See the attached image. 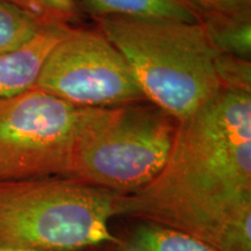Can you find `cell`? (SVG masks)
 Returning <instances> with one entry per match:
<instances>
[{"label": "cell", "instance_id": "cell-1", "mask_svg": "<svg viewBox=\"0 0 251 251\" xmlns=\"http://www.w3.org/2000/svg\"><path fill=\"white\" fill-rule=\"evenodd\" d=\"M251 207V94L221 90L178 122L164 166L119 216L174 228L216 247L229 222Z\"/></svg>", "mask_w": 251, "mask_h": 251}, {"label": "cell", "instance_id": "cell-2", "mask_svg": "<svg viewBox=\"0 0 251 251\" xmlns=\"http://www.w3.org/2000/svg\"><path fill=\"white\" fill-rule=\"evenodd\" d=\"M100 30L124 56L142 92L177 122L221 92L216 50L200 21L106 17Z\"/></svg>", "mask_w": 251, "mask_h": 251}, {"label": "cell", "instance_id": "cell-3", "mask_svg": "<svg viewBox=\"0 0 251 251\" xmlns=\"http://www.w3.org/2000/svg\"><path fill=\"white\" fill-rule=\"evenodd\" d=\"M121 196L59 176L0 180V246L83 251L121 244L109 226Z\"/></svg>", "mask_w": 251, "mask_h": 251}, {"label": "cell", "instance_id": "cell-4", "mask_svg": "<svg viewBox=\"0 0 251 251\" xmlns=\"http://www.w3.org/2000/svg\"><path fill=\"white\" fill-rule=\"evenodd\" d=\"M178 122L157 106L84 107L68 178L131 194L164 166Z\"/></svg>", "mask_w": 251, "mask_h": 251}, {"label": "cell", "instance_id": "cell-5", "mask_svg": "<svg viewBox=\"0 0 251 251\" xmlns=\"http://www.w3.org/2000/svg\"><path fill=\"white\" fill-rule=\"evenodd\" d=\"M83 108L37 87L0 99V180L68 177Z\"/></svg>", "mask_w": 251, "mask_h": 251}, {"label": "cell", "instance_id": "cell-6", "mask_svg": "<svg viewBox=\"0 0 251 251\" xmlns=\"http://www.w3.org/2000/svg\"><path fill=\"white\" fill-rule=\"evenodd\" d=\"M34 87L78 107L146 99L127 61L102 34L72 28L50 51Z\"/></svg>", "mask_w": 251, "mask_h": 251}, {"label": "cell", "instance_id": "cell-7", "mask_svg": "<svg viewBox=\"0 0 251 251\" xmlns=\"http://www.w3.org/2000/svg\"><path fill=\"white\" fill-rule=\"evenodd\" d=\"M69 29L68 25L49 26L24 46L0 54V99L35 86L50 51Z\"/></svg>", "mask_w": 251, "mask_h": 251}, {"label": "cell", "instance_id": "cell-8", "mask_svg": "<svg viewBox=\"0 0 251 251\" xmlns=\"http://www.w3.org/2000/svg\"><path fill=\"white\" fill-rule=\"evenodd\" d=\"M101 18H127L139 20L200 21L185 0H81Z\"/></svg>", "mask_w": 251, "mask_h": 251}, {"label": "cell", "instance_id": "cell-9", "mask_svg": "<svg viewBox=\"0 0 251 251\" xmlns=\"http://www.w3.org/2000/svg\"><path fill=\"white\" fill-rule=\"evenodd\" d=\"M202 26L220 54L250 59L251 23L249 8L230 13L206 14Z\"/></svg>", "mask_w": 251, "mask_h": 251}, {"label": "cell", "instance_id": "cell-10", "mask_svg": "<svg viewBox=\"0 0 251 251\" xmlns=\"http://www.w3.org/2000/svg\"><path fill=\"white\" fill-rule=\"evenodd\" d=\"M121 251H218L196 236L165 226L143 222L122 238Z\"/></svg>", "mask_w": 251, "mask_h": 251}, {"label": "cell", "instance_id": "cell-11", "mask_svg": "<svg viewBox=\"0 0 251 251\" xmlns=\"http://www.w3.org/2000/svg\"><path fill=\"white\" fill-rule=\"evenodd\" d=\"M47 27L23 8L0 0V54L24 46Z\"/></svg>", "mask_w": 251, "mask_h": 251}, {"label": "cell", "instance_id": "cell-12", "mask_svg": "<svg viewBox=\"0 0 251 251\" xmlns=\"http://www.w3.org/2000/svg\"><path fill=\"white\" fill-rule=\"evenodd\" d=\"M214 68L221 90L251 94L250 59L219 54L214 61Z\"/></svg>", "mask_w": 251, "mask_h": 251}, {"label": "cell", "instance_id": "cell-13", "mask_svg": "<svg viewBox=\"0 0 251 251\" xmlns=\"http://www.w3.org/2000/svg\"><path fill=\"white\" fill-rule=\"evenodd\" d=\"M48 26L67 25L76 13L75 0H7Z\"/></svg>", "mask_w": 251, "mask_h": 251}, {"label": "cell", "instance_id": "cell-14", "mask_svg": "<svg viewBox=\"0 0 251 251\" xmlns=\"http://www.w3.org/2000/svg\"><path fill=\"white\" fill-rule=\"evenodd\" d=\"M215 249L218 251H251V207L237 214L226 226Z\"/></svg>", "mask_w": 251, "mask_h": 251}, {"label": "cell", "instance_id": "cell-15", "mask_svg": "<svg viewBox=\"0 0 251 251\" xmlns=\"http://www.w3.org/2000/svg\"><path fill=\"white\" fill-rule=\"evenodd\" d=\"M188 5L202 9L206 14L230 13L248 9L250 0H185Z\"/></svg>", "mask_w": 251, "mask_h": 251}, {"label": "cell", "instance_id": "cell-16", "mask_svg": "<svg viewBox=\"0 0 251 251\" xmlns=\"http://www.w3.org/2000/svg\"><path fill=\"white\" fill-rule=\"evenodd\" d=\"M121 244H106V246L97 247L87 251H121Z\"/></svg>", "mask_w": 251, "mask_h": 251}, {"label": "cell", "instance_id": "cell-17", "mask_svg": "<svg viewBox=\"0 0 251 251\" xmlns=\"http://www.w3.org/2000/svg\"><path fill=\"white\" fill-rule=\"evenodd\" d=\"M0 251H46V250H37V249H29V248H19V247H8V246H0Z\"/></svg>", "mask_w": 251, "mask_h": 251}]
</instances>
